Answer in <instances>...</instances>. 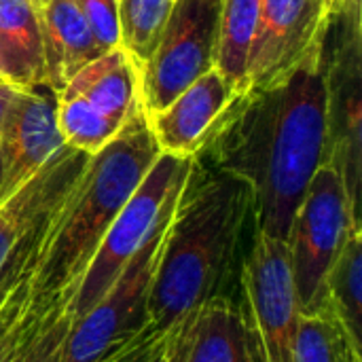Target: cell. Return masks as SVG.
Returning <instances> with one entry per match:
<instances>
[{"label":"cell","mask_w":362,"mask_h":362,"mask_svg":"<svg viewBox=\"0 0 362 362\" xmlns=\"http://www.w3.org/2000/svg\"><path fill=\"white\" fill-rule=\"evenodd\" d=\"M244 89L212 68L180 91L163 110L146 117L161 153L195 157L221 115Z\"/></svg>","instance_id":"obj_13"},{"label":"cell","mask_w":362,"mask_h":362,"mask_svg":"<svg viewBox=\"0 0 362 362\" xmlns=\"http://www.w3.org/2000/svg\"><path fill=\"white\" fill-rule=\"evenodd\" d=\"M159 153L148 119L138 106L125 127L89 157L40 250L32 284V299L40 310L66 297L74 299L102 238Z\"/></svg>","instance_id":"obj_3"},{"label":"cell","mask_w":362,"mask_h":362,"mask_svg":"<svg viewBox=\"0 0 362 362\" xmlns=\"http://www.w3.org/2000/svg\"><path fill=\"white\" fill-rule=\"evenodd\" d=\"M0 78L4 81V59H2V51H0Z\"/></svg>","instance_id":"obj_27"},{"label":"cell","mask_w":362,"mask_h":362,"mask_svg":"<svg viewBox=\"0 0 362 362\" xmlns=\"http://www.w3.org/2000/svg\"><path fill=\"white\" fill-rule=\"evenodd\" d=\"M170 221L153 231L98 303L72 320L62 362H102L151 325V288Z\"/></svg>","instance_id":"obj_8"},{"label":"cell","mask_w":362,"mask_h":362,"mask_svg":"<svg viewBox=\"0 0 362 362\" xmlns=\"http://www.w3.org/2000/svg\"><path fill=\"white\" fill-rule=\"evenodd\" d=\"M34 274L25 276L0 305V362L21 358L38 320L47 310H40L32 299Z\"/></svg>","instance_id":"obj_22"},{"label":"cell","mask_w":362,"mask_h":362,"mask_svg":"<svg viewBox=\"0 0 362 362\" xmlns=\"http://www.w3.org/2000/svg\"><path fill=\"white\" fill-rule=\"evenodd\" d=\"M89 157L64 144L34 176L0 202V305L25 276L36 272L53 218Z\"/></svg>","instance_id":"obj_7"},{"label":"cell","mask_w":362,"mask_h":362,"mask_svg":"<svg viewBox=\"0 0 362 362\" xmlns=\"http://www.w3.org/2000/svg\"><path fill=\"white\" fill-rule=\"evenodd\" d=\"M252 229L250 185L193 159L161 244L148 301L151 322L172 331L214 299H238L248 250L244 240Z\"/></svg>","instance_id":"obj_2"},{"label":"cell","mask_w":362,"mask_h":362,"mask_svg":"<svg viewBox=\"0 0 362 362\" xmlns=\"http://www.w3.org/2000/svg\"><path fill=\"white\" fill-rule=\"evenodd\" d=\"M320 312L335 316L352 341L362 346V227L350 233L325 278Z\"/></svg>","instance_id":"obj_18"},{"label":"cell","mask_w":362,"mask_h":362,"mask_svg":"<svg viewBox=\"0 0 362 362\" xmlns=\"http://www.w3.org/2000/svg\"><path fill=\"white\" fill-rule=\"evenodd\" d=\"M356 227H362L361 210L344 178L331 165L318 168L286 238L301 316L320 312L325 278Z\"/></svg>","instance_id":"obj_6"},{"label":"cell","mask_w":362,"mask_h":362,"mask_svg":"<svg viewBox=\"0 0 362 362\" xmlns=\"http://www.w3.org/2000/svg\"><path fill=\"white\" fill-rule=\"evenodd\" d=\"M327 102L325 165L339 172L361 210L362 182V13L361 0H341L322 42Z\"/></svg>","instance_id":"obj_4"},{"label":"cell","mask_w":362,"mask_h":362,"mask_svg":"<svg viewBox=\"0 0 362 362\" xmlns=\"http://www.w3.org/2000/svg\"><path fill=\"white\" fill-rule=\"evenodd\" d=\"M221 0H174L159 40L138 70L140 106L146 117L163 110L202 74L216 68Z\"/></svg>","instance_id":"obj_9"},{"label":"cell","mask_w":362,"mask_h":362,"mask_svg":"<svg viewBox=\"0 0 362 362\" xmlns=\"http://www.w3.org/2000/svg\"><path fill=\"white\" fill-rule=\"evenodd\" d=\"M261 0H221V38L216 70L244 89L246 59L257 30Z\"/></svg>","instance_id":"obj_19"},{"label":"cell","mask_w":362,"mask_h":362,"mask_svg":"<svg viewBox=\"0 0 362 362\" xmlns=\"http://www.w3.org/2000/svg\"><path fill=\"white\" fill-rule=\"evenodd\" d=\"M72 297L55 301L38 320L21 358L17 362H62L66 337L72 327Z\"/></svg>","instance_id":"obj_23"},{"label":"cell","mask_w":362,"mask_h":362,"mask_svg":"<svg viewBox=\"0 0 362 362\" xmlns=\"http://www.w3.org/2000/svg\"><path fill=\"white\" fill-rule=\"evenodd\" d=\"M159 362H161V361H159Z\"/></svg>","instance_id":"obj_30"},{"label":"cell","mask_w":362,"mask_h":362,"mask_svg":"<svg viewBox=\"0 0 362 362\" xmlns=\"http://www.w3.org/2000/svg\"><path fill=\"white\" fill-rule=\"evenodd\" d=\"M15 85H11V83H6V81H2L0 83V125H2V117H4V110H6V104H8V100L13 98V93H15Z\"/></svg>","instance_id":"obj_26"},{"label":"cell","mask_w":362,"mask_h":362,"mask_svg":"<svg viewBox=\"0 0 362 362\" xmlns=\"http://www.w3.org/2000/svg\"><path fill=\"white\" fill-rule=\"evenodd\" d=\"M238 301L252 329L259 361L295 362L301 310L286 242L252 231L242 261Z\"/></svg>","instance_id":"obj_10"},{"label":"cell","mask_w":362,"mask_h":362,"mask_svg":"<svg viewBox=\"0 0 362 362\" xmlns=\"http://www.w3.org/2000/svg\"><path fill=\"white\" fill-rule=\"evenodd\" d=\"M191 165L193 157L159 153L142 182L136 187L102 238L70 303L74 318L85 316L98 303V299L110 288L140 246L168 216L174 214Z\"/></svg>","instance_id":"obj_5"},{"label":"cell","mask_w":362,"mask_h":362,"mask_svg":"<svg viewBox=\"0 0 362 362\" xmlns=\"http://www.w3.org/2000/svg\"><path fill=\"white\" fill-rule=\"evenodd\" d=\"M327 102L322 47L274 87L244 89L193 159L246 180L255 229L286 242L295 212L325 165Z\"/></svg>","instance_id":"obj_1"},{"label":"cell","mask_w":362,"mask_h":362,"mask_svg":"<svg viewBox=\"0 0 362 362\" xmlns=\"http://www.w3.org/2000/svg\"><path fill=\"white\" fill-rule=\"evenodd\" d=\"M0 83H2V78H0Z\"/></svg>","instance_id":"obj_29"},{"label":"cell","mask_w":362,"mask_h":362,"mask_svg":"<svg viewBox=\"0 0 362 362\" xmlns=\"http://www.w3.org/2000/svg\"><path fill=\"white\" fill-rule=\"evenodd\" d=\"M295 362H362V346L352 341L335 316L316 312L299 318Z\"/></svg>","instance_id":"obj_20"},{"label":"cell","mask_w":362,"mask_h":362,"mask_svg":"<svg viewBox=\"0 0 362 362\" xmlns=\"http://www.w3.org/2000/svg\"><path fill=\"white\" fill-rule=\"evenodd\" d=\"M174 0H119L121 47L140 70L151 57Z\"/></svg>","instance_id":"obj_21"},{"label":"cell","mask_w":362,"mask_h":362,"mask_svg":"<svg viewBox=\"0 0 362 362\" xmlns=\"http://www.w3.org/2000/svg\"><path fill=\"white\" fill-rule=\"evenodd\" d=\"M0 51L6 83L28 87L45 81L34 0H0Z\"/></svg>","instance_id":"obj_17"},{"label":"cell","mask_w":362,"mask_h":362,"mask_svg":"<svg viewBox=\"0 0 362 362\" xmlns=\"http://www.w3.org/2000/svg\"><path fill=\"white\" fill-rule=\"evenodd\" d=\"M0 187H2V157H0Z\"/></svg>","instance_id":"obj_28"},{"label":"cell","mask_w":362,"mask_h":362,"mask_svg":"<svg viewBox=\"0 0 362 362\" xmlns=\"http://www.w3.org/2000/svg\"><path fill=\"white\" fill-rule=\"evenodd\" d=\"M59 93L76 98L98 117L125 127L140 106L138 70L125 49L117 47L81 68Z\"/></svg>","instance_id":"obj_16"},{"label":"cell","mask_w":362,"mask_h":362,"mask_svg":"<svg viewBox=\"0 0 362 362\" xmlns=\"http://www.w3.org/2000/svg\"><path fill=\"white\" fill-rule=\"evenodd\" d=\"M45 81L59 93L66 83L104 51L95 42L74 0H34Z\"/></svg>","instance_id":"obj_15"},{"label":"cell","mask_w":362,"mask_h":362,"mask_svg":"<svg viewBox=\"0 0 362 362\" xmlns=\"http://www.w3.org/2000/svg\"><path fill=\"white\" fill-rule=\"evenodd\" d=\"M74 4L104 53L121 47L119 0H74Z\"/></svg>","instance_id":"obj_24"},{"label":"cell","mask_w":362,"mask_h":362,"mask_svg":"<svg viewBox=\"0 0 362 362\" xmlns=\"http://www.w3.org/2000/svg\"><path fill=\"white\" fill-rule=\"evenodd\" d=\"M170 335L172 331H161L151 322L140 335L102 362H159L168 348Z\"/></svg>","instance_id":"obj_25"},{"label":"cell","mask_w":362,"mask_h":362,"mask_svg":"<svg viewBox=\"0 0 362 362\" xmlns=\"http://www.w3.org/2000/svg\"><path fill=\"white\" fill-rule=\"evenodd\" d=\"M59 93L47 83L17 87L0 125V202L34 176L66 142L57 125Z\"/></svg>","instance_id":"obj_12"},{"label":"cell","mask_w":362,"mask_h":362,"mask_svg":"<svg viewBox=\"0 0 362 362\" xmlns=\"http://www.w3.org/2000/svg\"><path fill=\"white\" fill-rule=\"evenodd\" d=\"M161 362H261L238 299H214L172 329Z\"/></svg>","instance_id":"obj_14"},{"label":"cell","mask_w":362,"mask_h":362,"mask_svg":"<svg viewBox=\"0 0 362 362\" xmlns=\"http://www.w3.org/2000/svg\"><path fill=\"white\" fill-rule=\"evenodd\" d=\"M341 0H261L244 89L274 87L316 53Z\"/></svg>","instance_id":"obj_11"}]
</instances>
